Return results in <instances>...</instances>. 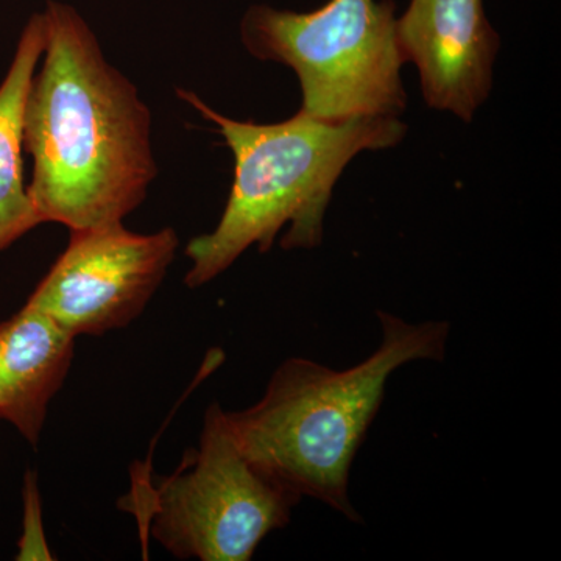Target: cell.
<instances>
[{
	"label": "cell",
	"mask_w": 561,
	"mask_h": 561,
	"mask_svg": "<svg viewBox=\"0 0 561 561\" xmlns=\"http://www.w3.org/2000/svg\"><path fill=\"white\" fill-rule=\"evenodd\" d=\"M176 94L217 125L234 154V183L216 230L187 243V287L205 286L230 268L250 247L313 249L323 238L332 190L346 164L364 150H382L404 138L398 117L365 116L330 122L300 113L279 124L221 116L192 91Z\"/></svg>",
	"instance_id": "cell-3"
},
{
	"label": "cell",
	"mask_w": 561,
	"mask_h": 561,
	"mask_svg": "<svg viewBox=\"0 0 561 561\" xmlns=\"http://www.w3.org/2000/svg\"><path fill=\"white\" fill-rule=\"evenodd\" d=\"M242 43L297 72L301 111L317 119L398 117L405 108L391 0H330L312 13L251 7Z\"/></svg>",
	"instance_id": "cell-4"
},
{
	"label": "cell",
	"mask_w": 561,
	"mask_h": 561,
	"mask_svg": "<svg viewBox=\"0 0 561 561\" xmlns=\"http://www.w3.org/2000/svg\"><path fill=\"white\" fill-rule=\"evenodd\" d=\"M46 44L43 13L28 21L0 84V253L41 225L22 173L24 105Z\"/></svg>",
	"instance_id": "cell-9"
},
{
	"label": "cell",
	"mask_w": 561,
	"mask_h": 561,
	"mask_svg": "<svg viewBox=\"0 0 561 561\" xmlns=\"http://www.w3.org/2000/svg\"><path fill=\"white\" fill-rule=\"evenodd\" d=\"M173 228L139 234L122 224L70 231L68 249L51 265L27 305L76 335L128 327L147 308L175 260Z\"/></svg>",
	"instance_id": "cell-6"
},
{
	"label": "cell",
	"mask_w": 561,
	"mask_h": 561,
	"mask_svg": "<svg viewBox=\"0 0 561 561\" xmlns=\"http://www.w3.org/2000/svg\"><path fill=\"white\" fill-rule=\"evenodd\" d=\"M130 497L127 511L140 516L142 529L162 548L176 559L202 561L253 559L301 501L251 463L219 402L205 413L198 448L157 486Z\"/></svg>",
	"instance_id": "cell-5"
},
{
	"label": "cell",
	"mask_w": 561,
	"mask_h": 561,
	"mask_svg": "<svg viewBox=\"0 0 561 561\" xmlns=\"http://www.w3.org/2000/svg\"><path fill=\"white\" fill-rule=\"evenodd\" d=\"M43 16V66L24 105L28 195L41 224L69 231L122 224L158 175L149 106L72 7L49 2Z\"/></svg>",
	"instance_id": "cell-1"
},
{
	"label": "cell",
	"mask_w": 561,
	"mask_h": 561,
	"mask_svg": "<svg viewBox=\"0 0 561 561\" xmlns=\"http://www.w3.org/2000/svg\"><path fill=\"white\" fill-rule=\"evenodd\" d=\"M397 41L402 61L419 68L427 105L470 122L489 98L500 49L483 0H412Z\"/></svg>",
	"instance_id": "cell-7"
},
{
	"label": "cell",
	"mask_w": 561,
	"mask_h": 561,
	"mask_svg": "<svg viewBox=\"0 0 561 561\" xmlns=\"http://www.w3.org/2000/svg\"><path fill=\"white\" fill-rule=\"evenodd\" d=\"M378 350L360 364L334 370L290 357L273 373L264 397L241 412H227L239 448L265 476L298 497H313L351 522V465L381 408L393 371L413 360H442L446 321L408 323L379 312Z\"/></svg>",
	"instance_id": "cell-2"
},
{
	"label": "cell",
	"mask_w": 561,
	"mask_h": 561,
	"mask_svg": "<svg viewBox=\"0 0 561 561\" xmlns=\"http://www.w3.org/2000/svg\"><path fill=\"white\" fill-rule=\"evenodd\" d=\"M76 335L25 302L0 323V420L38 445L47 409L73 359Z\"/></svg>",
	"instance_id": "cell-8"
}]
</instances>
